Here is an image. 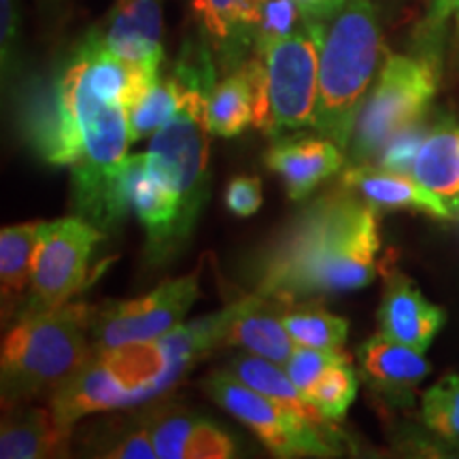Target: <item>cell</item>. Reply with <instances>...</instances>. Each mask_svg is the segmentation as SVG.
I'll use <instances>...</instances> for the list:
<instances>
[{"instance_id":"d6a6232c","label":"cell","mask_w":459,"mask_h":459,"mask_svg":"<svg viewBox=\"0 0 459 459\" xmlns=\"http://www.w3.org/2000/svg\"><path fill=\"white\" fill-rule=\"evenodd\" d=\"M226 206L237 217H251L262 206V183L257 177H234L226 187Z\"/></svg>"},{"instance_id":"8992f818","label":"cell","mask_w":459,"mask_h":459,"mask_svg":"<svg viewBox=\"0 0 459 459\" xmlns=\"http://www.w3.org/2000/svg\"><path fill=\"white\" fill-rule=\"evenodd\" d=\"M438 91V68L432 57L389 56L361 105L349 158L370 164L402 130L419 124Z\"/></svg>"},{"instance_id":"277c9868","label":"cell","mask_w":459,"mask_h":459,"mask_svg":"<svg viewBox=\"0 0 459 459\" xmlns=\"http://www.w3.org/2000/svg\"><path fill=\"white\" fill-rule=\"evenodd\" d=\"M90 324L91 307L77 300L17 319L0 355L3 404L54 394L94 351Z\"/></svg>"},{"instance_id":"3957f363","label":"cell","mask_w":459,"mask_h":459,"mask_svg":"<svg viewBox=\"0 0 459 459\" xmlns=\"http://www.w3.org/2000/svg\"><path fill=\"white\" fill-rule=\"evenodd\" d=\"M383 57V34L372 0H347L328 22L319 60L315 132L347 152L361 105Z\"/></svg>"},{"instance_id":"836d02e7","label":"cell","mask_w":459,"mask_h":459,"mask_svg":"<svg viewBox=\"0 0 459 459\" xmlns=\"http://www.w3.org/2000/svg\"><path fill=\"white\" fill-rule=\"evenodd\" d=\"M102 457H117V459H156L158 451L153 445L152 432L145 426V421L139 428H132L113 446H108Z\"/></svg>"},{"instance_id":"f1b7e54d","label":"cell","mask_w":459,"mask_h":459,"mask_svg":"<svg viewBox=\"0 0 459 459\" xmlns=\"http://www.w3.org/2000/svg\"><path fill=\"white\" fill-rule=\"evenodd\" d=\"M349 359L342 349H315V347H296L291 358L283 366L287 377L294 381V385L307 395L311 387L319 381L321 375L338 361Z\"/></svg>"},{"instance_id":"44dd1931","label":"cell","mask_w":459,"mask_h":459,"mask_svg":"<svg viewBox=\"0 0 459 459\" xmlns=\"http://www.w3.org/2000/svg\"><path fill=\"white\" fill-rule=\"evenodd\" d=\"M268 300L260 294L243 298V308L230 325L226 342L230 347H240L245 351L260 355L285 366L298 344L287 332L283 317H274L266 308Z\"/></svg>"},{"instance_id":"9c48e42d","label":"cell","mask_w":459,"mask_h":459,"mask_svg":"<svg viewBox=\"0 0 459 459\" xmlns=\"http://www.w3.org/2000/svg\"><path fill=\"white\" fill-rule=\"evenodd\" d=\"M203 385L204 392L249 428L273 455L285 459L338 455L334 426H321L294 415L268 395L245 385L230 370L213 372L204 378Z\"/></svg>"},{"instance_id":"ffe728a7","label":"cell","mask_w":459,"mask_h":459,"mask_svg":"<svg viewBox=\"0 0 459 459\" xmlns=\"http://www.w3.org/2000/svg\"><path fill=\"white\" fill-rule=\"evenodd\" d=\"M361 372L385 394H406L429 375L421 351L378 332L358 347Z\"/></svg>"},{"instance_id":"7c38bea8","label":"cell","mask_w":459,"mask_h":459,"mask_svg":"<svg viewBox=\"0 0 459 459\" xmlns=\"http://www.w3.org/2000/svg\"><path fill=\"white\" fill-rule=\"evenodd\" d=\"M206 124L215 136H237L247 128H268L266 66L260 56L232 68L209 94Z\"/></svg>"},{"instance_id":"83f0119b","label":"cell","mask_w":459,"mask_h":459,"mask_svg":"<svg viewBox=\"0 0 459 459\" xmlns=\"http://www.w3.org/2000/svg\"><path fill=\"white\" fill-rule=\"evenodd\" d=\"M421 417L436 436L459 446V375H445L423 394Z\"/></svg>"},{"instance_id":"6da1fadb","label":"cell","mask_w":459,"mask_h":459,"mask_svg":"<svg viewBox=\"0 0 459 459\" xmlns=\"http://www.w3.org/2000/svg\"><path fill=\"white\" fill-rule=\"evenodd\" d=\"M20 130L43 162L73 172L74 211L99 230L124 220L122 170L132 145L128 108L90 83L82 56L65 66L48 88L24 100Z\"/></svg>"},{"instance_id":"5bb4252c","label":"cell","mask_w":459,"mask_h":459,"mask_svg":"<svg viewBox=\"0 0 459 459\" xmlns=\"http://www.w3.org/2000/svg\"><path fill=\"white\" fill-rule=\"evenodd\" d=\"M162 0H115L107 48L128 65L160 77L164 60Z\"/></svg>"},{"instance_id":"d590c367","label":"cell","mask_w":459,"mask_h":459,"mask_svg":"<svg viewBox=\"0 0 459 459\" xmlns=\"http://www.w3.org/2000/svg\"><path fill=\"white\" fill-rule=\"evenodd\" d=\"M451 15L457 17V32H459V0H434L432 13L428 17L429 28L443 26Z\"/></svg>"},{"instance_id":"e0dca14e","label":"cell","mask_w":459,"mask_h":459,"mask_svg":"<svg viewBox=\"0 0 459 459\" xmlns=\"http://www.w3.org/2000/svg\"><path fill=\"white\" fill-rule=\"evenodd\" d=\"M445 321L443 308L429 302L409 277L400 273L389 274L385 296L378 308L383 334L423 353L443 330Z\"/></svg>"},{"instance_id":"30bf717a","label":"cell","mask_w":459,"mask_h":459,"mask_svg":"<svg viewBox=\"0 0 459 459\" xmlns=\"http://www.w3.org/2000/svg\"><path fill=\"white\" fill-rule=\"evenodd\" d=\"M198 273L169 279L134 300H111L91 308V344L113 349L134 342H153L186 321L198 300Z\"/></svg>"},{"instance_id":"603a6c76","label":"cell","mask_w":459,"mask_h":459,"mask_svg":"<svg viewBox=\"0 0 459 459\" xmlns=\"http://www.w3.org/2000/svg\"><path fill=\"white\" fill-rule=\"evenodd\" d=\"M43 228L45 221H30L7 226L0 232V290L4 317H13L22 298L30 290Z\"/></svg>"},{"instance_id":"5b68a950","label":"cell","mask_w":459,"mask_h":459,"mask_svg":"<svg viewBox=\"0 0 459 459\" xmlns=\"http://www.w3.org/2000/svg\"><path fill=\"white\" fill-rule=\"evenodd\" d=\"M169 387V361L158 341L94 349L49 395V406L65 426L73 428L79 419L139 404Z\"/></svg>"},{"instance_id":"f546056e","label":"cell","mask_w":459,"mask_h":459,"mask_svg":"<svg viewBox=\"0 0 459 459\" xmlns=\"http://www.w3.org/2000/svg\"><path fill=\"white\" fill-rule=\"evenodd\" d=\"M304 22H307V17H304L302 9L298 7L294 0H266L264 3L260 28H257L255 51L262 45L296 32Z\"/></svg>"},{"instance_id":"cb8c5ba5","label":"cell","mask_w":459,"mask_h":459,"mask_svg":"<svg viewBox=\"0 0 459 459\" xmlns=\"http://www.w3.org/2000/svg\"><path fill=\"white\" fill-rule=\"evenodd\" d=\"M230 372L237 378H240L245 385L254 387L255 392L268 395V398L274 400L281 406H285V409L294 412V415L308 419V421L321 423V426H334V423L321 415L311 402L307 400V395L294 385V381L287 377V372L281 364H274L271 359L245 351L238 353L237 358L230 361Z\"/></svg>"},{"instance_id":"ba28073f","label":"cell","mask_w":459,"mask_h":459,"mask_svg":"<svg viewBox=\"0 0 459 459\" xmlns=\"http://www.w3.org/2000/svg\"><path fill=\"white\" fill-rule=\"evenodd\" d=\"M215 88V85H213ZM213 88H196L179 111L149 143V166L179 200L183 221L192 234L209 196V124L206 105Z\"/></svg>"},{"instance_id":"9a60e30c","label":"cell","mask_w":459,"mask_h":459,"mask_svg":"<svg viewBox=\"0 0 459 459\" xmlns=\"http://www.w3.org/2000/svg\"><path fill=\"white\" fill-rule=\"evenodd\" d=\"M264 3L266 0H194L200 32L223 68L243 65L247 51L255 49Z\"/></svg>"},{"instance_id":"d4e9b609","label":"cell","mask_w":459,"mask_h":459,"mask_svg":"<svg viewBox=\"0 0 459 459\" xmlns=\"http://www.w3.org/2000/svg\"><path fill=\"white\" fill-rule=\"evenodd\" d=\"M412 177L440 198L449 200L455 209L459 203V128L436 126L428 132L412 166Z\"/></svg>"},{"instance_id":"7402d4cb","label":"cell","mask_w":459,"mask_h":459,"mask_svg":"<svg viewBox=\"0 0 459 459\" xmlns=\"http://www.w3.org/2000/svg\"><path fill=\"white\" fill-rule=\"evenodd\" d=\"M243 308V300L228 304L226 308L213 315H206L189 324L177 325L175 330L160 338V347L164 349L166 361H169V377L175 385L186 372L203 359L206 353L226 342V334L232 321Z\"/></svg>"},{"instance_id":"484cf974","label":"cell","mask_w":459,"mask_h":459,"mask_svg":"<svg viewBox=\"0 0 459 459\" xmlns=\"http://www.w3.org/2000/svg\"><path fill=\"white\" fill-rule=\"evenodd\" d=\"M283 324L298 347L342 349L349 334L347 319L313 307V304L283 315Z\"/></svg>"},{"instance_id":"ac0fdd59","label":"cell","mask_w":459,"mask_h":459,"mask_svg":"<svg viewBox=\"0 0 459 459\" xmlns=\"http://www.w3.org/2000/svg\"><path fill=\"white\" fill-rule=\"evenodd\" d=\"M344 149L324 136L281 139L268 149L266 164L283 179L287 196L304 200L344 164Z\"/></svg>"},{"instance_id":"7a4b0ae2","label":"cell","mask_w":459,"mask_h":459,"mask_svg":"<svg viewBox=\"0 0 459 459\" xmlns=\"http://www.w3.org/2000/svg\"><path fill=\"white\" fill-rule=\"evenodd\" d=\"M381 251L377 209L349 186L302 209L254 266L255 294L277 304L311 302L370 285Z\"/></svg>"},{"instance_id":"e575fe53","label":"cell","mask_w":459,"mask_h":459,"mask_svg":"<svg viewBox=\"0 0 459 459\" xmlns=\"http://www.w3.org/2000/svg\"><path fill=\"white\" fill-rule=\"evenodd\" d=\"M298 7L302 9V13L307 20L311 22H328L341 11L347 0H294Z\"/></svg>"},{"instance_id":"4316f807","label":"cell","mask_w":459,"mask_h":459,"mask_svg":"<svg viewBox=\"0 0 459 459\" xmlns=\"http://www.w3.org/2000/svg\"><path fill=\"white\" fill-rule=\"evenodd\" d=\"M358 372L353 370L351 359L338 361L321 375V378L307 394V400L332 423L342 421L351 409L355 395H358Z\"/></svg>"},{"instance_id":"8d00e7d4","label":"cell","mask_w":459,"mask_h":459,"mask_svg":"<svg viewBox=\"0 0 459 459\" xmlns=\"http://www.w3.org/2000/svg\"><path fill=\"white\" fill-rule=\"evenodd\" d=\"M455 220H457V221H459V203H457V204H455Z\"/></svg>"},{"instance_id":"8fae6325","label":"cell","mask_w":459,"mask_h":459,"mask_svg":"<svg viewBox=\"0 0 459 459\" xmlns=\"http://www.w3.org/2000/svg\"><path fill=\"white\" fill-rule=\"evenodd\" d=\"M100 240L102 230L79 215L45 221L20 317L48 313L71 300L88 279L91 254Z\"/></svg>"},{"instance_id":"d6986e66","label":"cell","mask_w":459,"mask_h":459,"mask_svg":"<svg viewBox=\"0 0 459 459\" xmlns=\"http://www.w3.org/2000/svg\"><path fill=\"white\" fill-rule=\"evenodd\" d=\"M0 428L3 459L66 457L73 428L54 415L51 406H32V402L7 404Z\"/></svg>"},{"instance_id":"4fadbf2b","label":"cell","mask_w":459,"mask_h":459,"mask_svg":"<svg viewBox=\"0 0 459 459\" xmlns=\"http://www.w3.org/2000/svg\"><path fill=\"white\" fill-rule=\"evenodd\" d=\"M160 459H228L237 445L226 429L181 406H158L145 417Z\"/></svg>"},{"instance_id":"52a82bcc","label":"cell","mask_w":459,"mask_h":459,"mask_svg":"<svg viewBox=\"0 0 459 459\" xmlns=\"http://www.w3.org/2000/svg\"><path fill=\"white\" fill-rule=\"evenodd\" d=\"M325 22L307 20L296 32L262 45L255 51L266 66L268 128L273 139H285L315 128L319 96V60Z\"/></svg>"},{"instance_id":"4dcf8cb0","label":"cell","mask_w":459,"mask_h":459,"mask_svg":"<svg viewBox=\"0 0 459 459\" xmlns=\"http://www.w3.org/2000/svg\"><path fill=\"white\" fill-rule=\"evenodd\" d=\"M428 132L429 130H426V126L421 122L402 130L400 134H395L394 139L383 147V152L378 153L377 166L392 172H402V175H412V166H415L419 149H421L423 141H426Z\"/></svg>"},{"instance_id":"1f68e13d","label":"cell","mask_w":459,"mask_h":459,"mask_svg":"<svg viewBox=\"0 0 459 459\" xmlns=\"http://www.w3.org/2000/svg\"><path fill=\"white\" fill-rule=\"evenodd\" d=\"M20 51V7L17 0H0V65L3 79L13 74Z\"/></svg>"},{"instance_id":"2e32d148","label":"cell","mask_w":459,"mask_h":459,"mask_svg":"<svg viewBox=\"0 0 459 459\" xmlns=\"http://www.w3.org/2000/svg\"><path fill=\"white\" fill-rule=\"evenodd\" d=\"M342 183L355 189V194L377 211H415L434 220H455V209L449 200L421 186L412 175L359 164L344 172Z\"/></svg>"}]
</instances>
